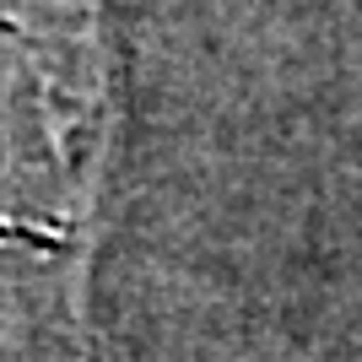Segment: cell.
I'll list each match as a JSON object with an SVG mask.
<instances>
[{
    "label": "cell",
    "mask_w": 362,
    "mask_h": 362,
    "mask_svg": "<svg viewBox=\"0 0 362 362\" xmlns=\"http://www.w3.org/2000/svg\"><path fill=\"white\" fill-rule=\"evenodd\" d=\"M11 38L38 124V157L28 163L38 211L28 216V238L81 249L119 130V54L103 28V0H28Z\"/></svg>",
    "instance_id": "1"
}]
</instances>
